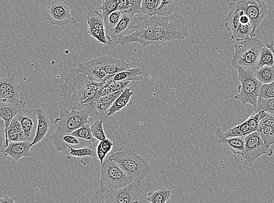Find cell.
Instances as JSON below:
<instances>
[{
  "mask_svg": "<svg viewBox=\"0 0 274 203\" xmlns=\"http://www.w3.org/2000/svg\"><path fill=\"white\" fill-rule=\"evenodd\" d=\"M240 23L242 24H250V19L246 14L244 13L240 16Z\"/></svg>",
  "mask_w": 274,
  "mask_h": 203,
  "instance_id": "54",
  "label": "cell"
},
{
  "mask_svg": "<svg viewBox=\"0 0 274 203\" xmlns=\"http://www.w3.org/2000/svg\"><path fill=\"white\" fill-rule=\"evenodd\" d=\"M36 113L38 115V127H37L36 133L34 141L31 143V146L40 143L44 140L48 134L51 126V122L47 114L43 109H37Z\"/></svg>",
  "mask_w": 274,
  "mask_h": 203,
  "instance_id": "24",
  "label": "cell"
},
{
  "mask_svg": "<svg viewBox=\"0 0 274 203\" xmlns=\"http://www.w3.org/2000/svg\"><path fill=\"white\" fill-rule=\"evenodd\" d=\"M51 141L55 146L57 152L64 153L66 148H80L87 147H97L99 143H93L89 140L81 139L71 134H65L56 129L51 136Z\"/></svg>",
  "mask_w": 274,
  "mask_h": 203,
  "instance_id": "13",
  "label": "cell"
},
{
  "mask_svg": "<svg viewBox=\"0 0 274 203\" xmlns=\"http://www.w3.org/2000/svg\"><path fill=\"white\" fill-rule=\"evenodd\" d=\"M101 175L99 188L100 189L114 190L119 189L131 184L132 178L124 172L117 163L110 158L106 159L101 164Z\"/></svg>",
  "mask_w": 274,
  "mask_h": 203,
  "instance_id": "5",
  "label": "cell"
},
{
  "mask_svg": "<svg viewBox=\"0 0 274 203\" xmlns=\"http://www.w3.org/2000/svg\"><path fill=\"white\" fill-rule=\"evenodd\" d=\"M99 60L103 69L110 75H114L130 69V65L124 59H115L110 56H103L99 57Z\"/></svg>",
  "mask_w": 274,
  "mask_h": 203,
  "instance_id": "23",
  "label": "cell"
},
{
  "mask_svg": "<svg viewBox=\"0 0 274 203\" xmlns=\"http://www.w3.org/2000/svg\"><path fill=\"white\" fill-rule=\"evenodd\" d=\"M114 92H115V91L113 89H111L110 86L105 85L104 84V85L102 86L101 88L98 90L93 97L91 98L87 101V103H92L102 96H106V95H109Z\"/></svg>",
  "mask_w": 274,
  "mask_h": 203,
  "instance_id": "42",
  "label": "cell"
},
{
  "mask_svg": "<svg viewBox=\"0 0 274 203\" xmlns=\"http://www.w3.org/2000/svg\"><path fill=\"white\" fill-rule=\"evenodd\" d=\"M70 134L77 136L78 138L89 140V141L93 143L99 142L98 140L94 137L92 131H91V125L89 123L86 124L85 125L78 128V129L74 131Z\"/></svg>",
  "mask_w": 274,
  "mask_h": 203,
  "instance_id": "34",
  "label": "cell"
},
{
  "mask_svg": "<svg viewBox=\"0 0 274 203\" xmlns=\"http://www.w3.org/2000/svg\"><path fill=\"white\" fill-rule=\"evenodd\" d=\"M143 73V69L140 67L129 69L119 72L112 77L113 81H130L135 82L140 81L142 79V77L140 75Z\"/></svg>",
  "mask_w": 274,
  "mask_h": 203,
  "instance_id": "26",
  "label": "cell"
},
{
  "mask_svg": "<svg viewBox=\"0 0 274 203\" xmlns=\"http://www.w3.org/2000/svg\"><path fill=\"white\" fill-rule=\"evenodd\" d=\"M109 157L117 163L133 180L142 181L151 173V167L149 161L130 149L124 148L112 152Z\"/></svg>",
  "mask_w": 274,
  "mask_h": 203,
  "instance_id": "3",
  "label": "cell"
},
{
  "mask_svg": "<svg viewBox=\"0 0 274 203\" xmlns=\"http://www.w3.org/2000/svg\"><path fill=\"white\" fill-rule=\"evenodd\" d=\"M87 19L90 36L102 44L109 45L113 43L111 36L106 35L104 19L102 14L97 10L91 11L87 15Z\"/></svg>",
  "mask_w": 274,
  "mask_h": 203,
  "instance_id": "14",
  "label": "cell"
},
{
  "mask_svg": "<svg viewBox=\"0 0 274 203\" xmlns=\"http://www.w3.org/2000/svg\"><path fill=\"white\" fill-rule=\"evenodd\" d=\"M144 188L141 181L133 180L131 184L119 189L108 190L105 189L106 203L138 202L137 198L142 193Z\"/></svg>",
  "mask_w": 274,
  "mask_h": 203,
  "instance_id": "11",
  "label": "cell"
},
{
  "mask_svg": "<svg viewBox=\"0 0 274 203\" xmlns=\"http://www.w3.org/2000/svg\"><path fill=\"white\" fill-rule=\"evenodd\" d=\"M255 75L263 85L271 84L274 81V66H264L255 72Z\"/></svg>",
  "mask_w": 274,
  "mask_h": 203,
  "instance_id": "30",
  "label": "cell"
},
{
  "mask_svg": "<svg viewBox=\"0 0 274 203\" xmlns=\"http://www.w3.org/2000/svg\"><path fill=\"white\" fill-rule=\"evenodd\" d=\"M15 198L9 196H4L0 199V203H15Z\"/></svg>",
  "mask_w": 274,
  "mask_h": 203,
  "instance_id": "53",
  "label": "cell"
},
{
  "mask_svg": "<svg viewBox=\"0 0 274 203\" xmlns=\"http://www.w3.org/2000/svg\"><path fill=\"white\" fill-rule=\"evenodd\" d=\"M22 124L26 141L32 143L35 139L37 127H38V115L35 109H26L16 115Z\"/></svg>",
  "mask_w": 274,
  "mask_h": 203,
  "instance_id": "15",
  "label": "cell"
},
{
  "mask_svg": "<svg viewBox=\"0 0 274 203\" xmlns=\"http://www.w3.org/2000/svg\"><path fill=\"white\" fill-rule=\"evenodd\" d=\"M267 146L270 147L274 144V127L264 126L259 128L258 131Z\"/></svg>",
  "mask_w": 274,
  "mask_h": 203,
  "instance_id": "38",
  "label": "cell"
},
{
  "mask_svg": "<svg viewBox=\"0 0 274 203\" xmlns=\"http://www.w3.org/2000/svg\"><path fill=\"white\" fill-rule=\"evenodd\" d=\"M245 150L242 156L244 158L243 164L247 167H251L255 161L263 155L271 156L273 150L267 146L258 132L245 136Z\"/></svg>",
  "mask_w": 274,
  "mask_h": 203,
  "instance_id": "8",
  "label": "cell"
},
{
  "mask_svg": "<svg viewBox=\"0 0 274 203\" xmlns=\"http://www.w3.org/2000/svg\"><path fill=\"white\" fill-rule=\"evenodd\" d=\"M117 10L132 14V6L130 0H117Z\"/></svg>",
  "mask_w": 274,
  "mask_h": 203,
  "instance_id": "44",
  "label": "cell"
},
{
  "mask_svg": "<svg viewBox=\"0 0 274 203\" xmlns=\"http://www.w3.org/2000/svg\"><path fill=\"white\" fill-rule=\"evenodd\" d=\"M77 70L88 76L90 80L96 82H103L114 75L107 74L101 67L99 63V58H95L79 64Z\"/></svg>",
  "mask_w": 274,
  "mask_h": 203,
  "instance_id": "16",
  "label": "cell"
},
{
  "mask_svg": "<svg viewBox=\"0 0 274 203\" xmlns=\"http://www.w3.org/2000/svg\"><path fill=\"white\" fill-rule=\"evenodd\" d=\"M131 35L124 36L117 44H139L143 48L149 45H160L168 41L182 40L189 35L185 18L179 14L169 16L144 15L138 22Z\"/></svg>",
  "mask_w": 274,
  "mask_h": 203,
  "instance_id": "1",
  "label": "cell"
},
{
  "mask_svg": "<svg viewBox=\"0 0 274 203\" xmlns=\"http://www.w3.org/2000/svg\"><path fill=\"white\" fill-rule=\"evenodd\" d=\"M117 0H104L99 8L102 11L103 18H106L111 12L117 10Z\"/></svg>",
  "mask_w": 274,
  "mask_h": 203,
  "instance_id": "40",
  "label": "cell"
},
{
  "mask_svg": "<svg viewBox=\"0 0 274 203\" xmlns=\"http://www.w3.org/2000/svg\"><path fill=\"white\" fill-rule=\"evenodd\" d=\"M256 33L253 31V28L250 24L239 25L238 28L233 31L231 40L243 41L250 38H255Z\"/></svg>",
  "mask_w": 274,
  "mask_h": 203,
  "instance_id": "27",
  "label": "cell"
},
{
  "mask_svg": "<svg viewBox=\"0 0 274 203\" xmlns=\"http://www.w3.org/2000/svg\"><path fill=\"white\" fill-rule=\"evenodd\" d=\"M259 97L265 99L274 98V81L271 84L261 86Z\"/></svg>",
  "mask_w": 274,
  "mask_h": 203,
  "instance_id": "41",
  "label": "cell"
},
{
  "mask_svg": "<svg viewBox=\"0 0 274 203\" xmlns=\"http://www.w3.org/2000/svg\"><path fill=\"white\" fill-rule=\"evenodd\" d=\"M63 154L68 159H71L73 156L79 157L81 163L86 166L91 160L95 157L97 158V147H87L80 148L67 147Z\"/></svg>",
  "mask_w": 274,
  "mask_h": 203,
  "instance_id": "21",
  "label": "cell"
},
{
  "mask_svg": "<svg viewBox=\"0 0 274 203\" xmlns=\"http://www.w3.org/2000/svg\"><path fill=\"white\" fill-rule=\"evenodd\" d=\"M160 1L161 2V0H160Z\"/></svg>",
  "mask_w": 274,
  "mask_h": 203,
  "instance_id": "56",
  "label": "cell"
},
{
  "mask_svg": "<svg viewBox=\"0 0 274 203\" xmlns=\"http://www.w3.org/2000/svg\"><path fill=\"white\" fill-rule=\"evenodd\" d=\"M28 109L27 104L26 102L20 101L15 105L8 103H0V117L4 122L5 126V134L6 144L5 148L8 147L7 139L8 130L13 119L19 113Z\"/></svg>",
  "mask_w": 274,
  "mask_h": 203,
  "instance_id": "17",
  "label": "cell"
},
{
  "mask_svg": "<svg viewBox=\"0 0 274 203\" xmlns=\"http://www.w3.org/2000/svg\"><path fill=\"white\" fill-rule=\"evenodd\" d=\"M45 14L46 18L53 26L64 27L76 23V19L73 18L70 4L67 2H52L46 8Z\"/></svg>",
  "mask_w": 274,
  "mask_h": 203,
  "instance_id": "10",
  "label": "cell"
},
{
  "mask_svg": "<svg viewBox=\"0 0 274 203\" xmlns=\"http://www.w3.org/2000/svg\"><path fill=\"white\" fill-rule=\"evenodd\" d=\"M239 127L241 130L243 132L245 136L251 134L250 128V126H249L247 119L242 124H239Z\"/></svg>",
  "mask_w": 274,
  "mask_h": 203,
  "instance_id": "52",
  "label": "cell"
},
{
  "mask_svg": "<svg viewBox=\"0 0 274 203\" xmlns=\"http://www.w3.org/2000/svg\"><path fill=\"white\" fill-rule=\"evenodd\" d=\"M105 189H100L94 194L90 202H105Z\"/></svg>",
  "mask_w": 274,
  "mask_h": 203,
  "instance_id": "48",
  "label": "cell"
},
{
  "mask_svg": "<svg viewBox=\"0 0 274 203\" xmlns=\"http://www.w3.org/2000/svg\"><path fill=\"white\" fill-rule=\"evenodd\" d=\"M230 10H243L250 19L253 31L256 33L268 14V6L263 0H238L236 3H231Z\"/></svg>",
  "mask_w": 274,
  "mask_h": 203,
  "instance_id": "7",
  "label": "cell"
},
{
  "mask_svg": "<svg viewBox=\"0 0 274 203\" xmlns=\"http://www.w3.org/2000/svg\"><path fill=\"white\" fill-rule=\"evenodd\" d=\"M18 73H10L9 80L5 93L0 97V103H8L15 105L19 103V93L24 88V86L18 79Z\"/></svg>",
  "mask_w": 274,
  "mask_h": 203,
  "instance_id": "18",
  "label": "cell"
},
{
  "mask_svg": "<svg viewBox=\"0 0 274 203\" xmlns=\"http://www.w3.org/2000/svg\"><path fill=\"white\" fill-rule=\"evenodd\" d=\"M123 90L102 96L92 103H86L84 105V110L89 113V123L93 124L98 120H102L106 123L109 119V110L114 102L123 92Z\"/></svg>",
  "mask_w": 274,
  "mask_h": 203,
  "instance_id": "9",
  "label": "cell"
},
{
  "mask_svg": "<svg viewBox=\"0 0 274 203\" xmlns=\"http://www.w3.org/2000/svg\"><path fill=\"white\" fill-rule=\"evenodd\" d=\"M273 45L268 44L266 47L264 45L261 50L259 61V68L264 66H274Z\"/></svg>",
  "mask_w": 274,
  "mask_h": 203,
  "instance_id": "29",
  "label": "cell"
},
{
  "mask_svg": "<svg viewBox=\"0 0 274 203\" xmlns=\"http://www.w3.org/2000/svg\"><path fill=\"white\" fill-rule=\"evenodd\" d=\"M9 128L15 130L20 136L23 140H26V136H25L24 131L22 124L17 117H16L12 120Z\"/></svg>",
  "mask_w": 274,
  "mask_h": 203,
  "instance_id": "45",
  "label": "cell"
},
{
  "mask_svg": "<svg viewBox=\"0 0 274 203\" xmlns=\"http://www.w3.org/2000/svg\"><path fill=\"white\" fill-rule=\"evenodd\" d=\"M124 12L116 10L111 12L109 15L106 16L104 19V24L106 27V31L108 33H110L114 30V29L117 26Z\"/></svg>",
  "mask_w": 274,
  "mask_h": 203,
  "instance_id": "35",
  "label": "cell"
},
{
  "mask_svg": "<svg viewBox=\"0 0 274 203\" xmlns=\"http://www.w3.org/2000/svg\"><path fill=\"white\" fill-rule=\"evenodd\" d=\"M103 85L104 82L91 80L77 69H70L60 88L61 97L59 104V114L73 110H84L85 104L93 97Z\"/></svg>",
  "mask_w": 274,
  "mask_h": 203,
  "instance_id": "2",
  "label": "cell"
},
{
  "mask_svg": "<svg viewBox=\"0 0 274 203\" xmlns=\"http://www.w3.org/2000/svg\"><path fill=\"white\" fill-rule=\"evenodd\" d=\"M31 143L29 141L11 142L7 148L0 149L3 155L12 157L15 161H18L23 157L31 156Z\"/></svg>",
  "mask_w": 274,
  "mask_h": 203,
  "instance_id": "19",
  "label": "cell"
},
{
  "mask_svg": "<svg viewBox=\"0 0 274 203\" xmlns=\"http://www.w3.org/2000/svg\"><path fill=\"white\" fill-rule=\"evenodd\" d=\"M244 13L243 10H230L225 18V28L228 31L233 32L240 24V16Z\"/></svg>",
  "mask_w": 274,
  "mask_h": 203,
  "instance_id": "31",
  "label": "cell"
},
{
  "mask_svg": "<svg viewBox=\"0 0 274 203\" xmlns=\"http://www.w3.org/2000/svg\"><path fill=\"white\" fill-rule=\"evenodd\" d=\"M103 123H104L102 120H98L91 125V129L93 136L99 141H102V140L107 139L104 130H103Z\"/></svg>",
  "mask_w": 274,
  "mask_h": 203,
  "instance_id": "39",
  "label": "cell"
},
{
  "mask_svg": "<svg viewBox=\"0 0 274 203\" xmlns=\"http://www.w3.org/2000/svg\"><path fill=\"white\" fill-rule=\"evenodd\" d=\"M9 78L10 73H8L5 77L2 78V79L0 80V97L3 96L6 92Z\"/></svg>",
  "mask_w": 274,
  "mask_h": 203,
  "instance_id": "51",
  "label": "cell"
},
{
  "mask_svg": "<svg viewBox=\"0 0 274 203\" xmlns=\"http://www.w3.org/2000/svg\"><path fill=\"white\" fill-rule=\"evenodd\" d=\"M115 144L109 139L99 141L97 147V159L102 164L107 155L113 150Z\"/></svg>",
  "mask_w": 274,
  "mask_h": 203,
  "instance_id": "32",
  "label": "cell"
},
{
  "mask_svg": "<svg viewBox=\"0 0 274 203\" xmlns=\"http://www.w3.org/2000/svg\"><path fill=\"white\" fill-rule=\"evenodd\" d=\"M7 139L8 144H9V143L13 142H19V141H24L22 139V138H20V136L16 132L15 130L13 129H12V128H8V135H7Z\"/></svg>",
  "mask_w": 274,
  "mask_h": 203,
  "instance_id": "47",
  "label": "cell"
},
{
  "mask_svg": "<svg viewBox=\"0 0 274 203\" xmlns=\"http://www.w3.org/2000/svg\"><path fill=\"white\" fill-rule=\"evenodd\" d=\"M134 93L132 92V89L130 88L124 89L123 92L120 96L116 99L113 105H112L109 110V117L113 116L118 112L121 111L124 107L132 105L131 99Z\"/></svg>",
  "mask_w": 274,
  "mask_h": 203,
  "instance_id": "25",
  "label": "cell"
},
{
  "mask_svg": "<svg viewBox=\"0 0 274 203\" xmlns=\"http://www.w3.org/2000/svg\"><path fill=\"white\" fill-rule=\"evenodd\" d=\"M224 132L218 128L216 131L215 135L218 142L236 155L243 156L245 150V139L243 137L226 138Z\"/></svg>",
  "mask_w": 274,
  "mask_h": 203,
  "instance_id": "22",
  "label": "cell"
},
{
  "mask_svg": "<svg viewBox=\"0 0 274 203\" xmlns=\"http://www.w3.org/2000/svg\"><path fill=\"white\" fill-rule=\"evenodd\" d=\"M223 135L226 138L245 137L243 132L241 130L238 124H236L235 126L224 132Z\"/></svg>",
  "mask_w": 274,
  "mask_h": 203,
  "instance_id": "43",
  "label": "cell"
},
{
  "mask_svg": "<svg viewBox=\"0 0 274 203\" xmlns=\"http://www.w3.org/2000/svg\"><path fill=\"white\" fill-rule=\"evenodd\" d=\"M178 2L179 0H161L160 5L158 8L157 15L160 16L173 15Z\"/></svg>",
  "mask_w": 274,
  "mask_h": 203,
  "instance_id": "33",
  "label": "cell"
},
{
  "mask_svg": "<svg viewBox=\"0 0 274 203\" xmlns=\"http://www.w3.org/2000/svg\"><path fill=\"white\" fill-rule=\"evenodd\" d=\"M132 6V14L141 13V5L143 0H130Z\"/></svg>",
  "mask_w": 274,
  "mask_h": 203,
  "instance_id": "50",
  "label": "cell"
},
{
  "mask_svg": "<svg viewBox=\"0 0 274 203\" xmlns=\"http://www.w3.org/2000/svg\"><path fill=\"white\" fill-rule=\"evenodd\" d=\"M263 46L262 41L256 38L243 40L235 45L232 66L236 69L241 68L256 71L259 69V61Z\"/></svg>",
  "mask_w": 274,
  "mask_h": 203,
  "instance_id": "4",
  "label": "cell"
},
{
  "mask_svg": "<svg viewBox=\"0 0 274 203\" xmlns=\"http://www.w3.org/2000/svg\"><path fill=\"white\" fill-rule=\"evenodd\" d=\"M138 22V18L135 14L123 13L117 26L109 33L113 40L117 41L125 36L129 31L134 29Z\"/></svg>",
  "mask_w": 274,
  "mask_h": 203,
  "instance_id": "20",
  "label": "cell"
},
{
  "mask_svg": "<svg viewBox=\"0 0 274 203\" xmlns=\"http://www.w3.org/2000/svg\"><path fill=\"white\" fill-rule=\"evenodd\" d=\"M238 70L240 85L238 87L239 94L236 95L235 98L243 105L248 104L255 108L263 84L257 79L253 70L241 68H238Z\"/></svg>",
  "mask_w": 274,
  "mask_h": 203,
  "instance_id": "6",
  "label": "cell"
},
{
  "mask_svg": "<svg viewBox=\"0 0 274 203\" xmlns=\"http://www.w3.org/2000/svg\"><path fill=\"white\" fill-rule=\"evenodd\" d=\"M247 121L249 123V126H250L251 133L258 131L260 124L259 120L253 117L252 115H251L247 118Z\"/></svg>",
  "mask_w": 274,
  "mask_h": 203,
  "instance_id": "49",
  "label": "cell"
},
{
  "mask_svg": "<svg viewBox=\"0 0 274 203\" xmlns=\"http://www.w3.org/2000/svg\"><path fill=\"white\" fill-rule=\"evenodd\" d=\"M89 116V112L86 110L65 112L60 113V117L55 119V126L64 133L70 134L88 123Z\"/></svg>",
  "mask_w": 274,
  "mask_h": 203,
  "instance_id": "12",
  "label": "cell"
},
{
  "mask_svg": "<svg viewBox=\"0 0 274 203\" xmlns=\"http://www.w3.org/2000/svg\"><path fill=\"white\" fill-rule=\"evenodd\" d=\"M160 3V0H143L141 5V13L151 16L157 15Z\"/></svg>",
  "mask_w": 274,
  "mask_h": 203,
  "instance_id": "36",
  "label": "cell"
},
{
  "mask_svg": "<svg viewBox=\"0 0 274 203\" xmlns=\"http://www.w3.org/2000/svg\"><path fill=\"white\" fill-rule=\"evenodd\" d=\"M132 82L130 81H113L107 86H110L111 89H113L116 92V91L126 89L128 86Z\"/></svg>",
  "mask_w": 274,
  "mask_h": 203,
  "instance_id": "46",
  "label": "cell"
},
{
  "mask_svg": "<svg viewBox=\"0 0 274 203\" xmlns=\"http://www.w3.org/2000/svg\"><path fill=\"white\" fill-rule=\"evenodd\" d=\"M171 195V190L164 187L159 188L147 193V200L152 203H165Z\"/></svg>",
  "mask_w": 274,
  "mask_h": 203,
  "instance_id": "28",
  "label": "cell"
},
{
  "mask_svg": "<svg viewBox=\"0 0 274 203\" xmlns=\"http://www.w3.org/2000/svg\"><path fill=\"white\" fill-rule=\"evenodd\" d=\"M255 110L256 113L264 110L267 113L274 115V98L265 99L259 97Z\"/></svg>",
  "mask_w": 274,
  "mask_h": 203,
  "instance_id": "37",
  "label": "cell"
},
{
  "mask_svg": "<svg viewBox=\"0 0 274 203\" xmlns=\"http://www.w3.org/2000/svg\"><path fill=\"white\" fill-rule=\"evenodd\" d=\"M273 53H274V49H273Z\"/></svg>",
  "mask_w": 274,
  "mask_h": 203,
  "instance_id": "55",
  "label": "cell"
}]
</instances>
